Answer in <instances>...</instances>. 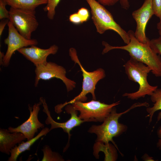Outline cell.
<instances>
[{"instance_id": "cell-1", "label": "cell", "mask_w": 161, "mask_h": 161, "mask_svg": "<svg viewBox=\"0 0 161 161\" xmlns=\"http://www.w3.org/2000/svg\"><path fill=\"white\" fill-rule=\"evenodd\" d=\"M127 32L130 39L128 44L122 46H112L103 41L102 45L105 48L102 54L115 49L125 50L129 53L131 57L149 66L155 76L161 77V57L151 47L150 41L147 43H143L136 38L133 31L130 30Z\"/></svg>"}, {"instance_id": "cell-2", "label": "cell", "mask_w": 161, "mask_h": 161, "mask_svg": "<svg viewBox=\"0 0 161 161\" xmlns=\"http://www.w3.org/2000/svg\"><path fill=\"white\" fill-rule=\"evenodd\" d=\"M147 105V103L146 102L136 103L127 110L120 113H117L116 109L114 107L101 125L92 126L88 132L91 133H95L97 135L96 142L108 145L109 144V142L111 141L118 149L113 138L121 134L126 131L127 128L126 125L119 122V118L123 114L135 107L142 106L146 107Z\"/></svg>"}, {"instance_id": "cell-3", "label": "cell", "mask_w": 161, "mask_h": 161, "mask_svg": "<svg viewBox=\"0 0 161 161\" xmlns=\"http://www.w3.org/2000/svg\"><path fill=\"white\" fill-rule=\"evenodd\" d=\"M126 73L129 79L139 85L138 90L135 92L124 93L123 96L132 100L144 97L146 95L151 96L158 88L152 86L148 82V74L151 71L150 68L143 63L130 57L124 65Z\"/></svg>"}, {"instance_id": "cell-4", "label": "cell", "mask_w": 161, "mask_h": 161, "mask_svg": "<svg viewBox=\"0 0 161 161\" xmlns=\"http://www.w3.org/2000/svg\"><path fill=\"white\" fill-rule=\"evenodd\" d=\"M69 54L71 60L75 64H77L79 65L82 72V89L80 94L72 100L56 105L55 107V112L57 113L61 112L63 108L68 104H72L78 101L85 102L87 99L86 95L89 93L92 94L93 99L96 100L95 93V86L98 81L105 78L106 76L105 72L102 68H98L91 72L86 71L80 62L77 55L76 50L75 48H71L69 49Z\"/></svg>"}, {"instance_id": "cell-5", "label": "cell", "mask_w": 161, "mask_h": 161, "mask_svg": "<svg viewBox=\"0 0 161 161\" xmlns=\"http://www.w3.org/2000/svg\"><path fill=\"white\" fill-rule=\"evenodd\" d=\"M91 10L92 19L97 32L100 34L107 30H113L117 33L126 44L130 42L128 32L114 20L112 15L103 5L96 0H86Z\"/></svg>"}, {"instance_id": "cell-6", "label": "cell", "mask_w": 161, "mask_h": 161, "mask_svg": "<svg viewBox=\"0 0 161 161\" xmlns=\"http://www.w3.org/2000/svg\"><path fill=\"white\" fill-rule=\"evenodd\" d=\"M120 101L108 104L93 100L86 103L76 101L72 104L75 110L79 111V117L86 122H103L113 108Z\"/></svg>"}, {"instance_id": "cell-7", "label": "cell", "mask_w": 161, "mask_h": 161, "mask_svg": "<svg viewBox=\"0 0 161 161\" xmlns=\"http://www.w3.org/2000/svg\"><path fill=\"white\" fill-rule=\"evenodd\" d=\"M9 11L10 21L22 35L28 39H31L32 33L39 25L35 10L10 7Z\"/></svg>"}, {"instance_id": "cell-8", "label": "cell", "mask_w": 161, "mask_h": 161, "mask_svg": "<svg viewBox=\"0 0 161 161\" xmlns=\"http://www.w3.org/2000/svg\"><path fill=\"white\" fill-rule=\"evenodd\" d=\"M34 86L37 87L41 79L48 80L55 78L61 80L65 84L67 92L72 91L76 86V83L68 78L66 71L63 66L52 62L35 67Z\"/></svg>"}, {"instance_id": "cell-9", "label": "cell", "mask_w": 161, "mask_h": 161, "mask_svg": "<svg viewBox=\"0 0 161 161\" xmlns=\"http://www.w3.org/2000/svg\"><path fill=\"white\" fill-rule=\"evenodd\" d=\"M40 102L43 107V112L47 115L45 123L46 124L51 125L49 131L54 129L61 128L64 132L68 134V142L63 150V151L65 152L69 146V141L71 136L70 133V131L74 127L79 126L82 123L86 122V121L81 119L79 116L78 117L77 111L75 110L72 104H69L65 106V110L66 113L68 114H70V119L63 123L56 122L53 120L51 116L50 112L45 99L43 97H41L40 98Z\"/></svg>"}, {"instance_id": "cell-10", "label": "cell", "mask_w": 161, "mask_h": 161, "mask_svg": "<svg viewBox=\"0 0 161 161\" xmlns=\"http://www.w3.org/2000/svg\"><path fill=\"white\" fill-rule=\"evenodd\" d=\"M7 25L8 35L4 40V43L7 45V49L1 64L5 67L8 66L12 55L16 51L23 47L36 45L38 44L36 39H28L22 35L10 21H9Z\"/></svg>"}, {"instance_id": "cell-11", "label": "cell", "mask_w": 161, "mask_h": 161, "mask_svg": "<svg viewBox=\"0 0 161 161\" xmlns=\"http://www.w3.org/2000/svg\"><path fill=\"white\" fill-rule=\"evenodd\" d=\"M132 15L137 25L135 36L143 43H149L150 40L146 36L145 29L148 21L154 15L152 0H145L142 6L134 11Z\"/></svg>"}, {"instance_id": "cell-12", "label": "cell", "mask_w": 161, "mask_h": 161, "mask_svg": "<svg viewBox=\"0 0 161 161\" xmlns=\"http://www.w3.org/2000/svg\"><path fill=\"white\" fill-rule=\"evenodd\" d=\"M41 103L39 102L35 103L32 107L28 105V109L30 112V115L28 119L21 125L16 128L9 127L8 128L9 131L13 132H20L22 133L27 140L34 137L38 129L44 128V125L41 123L38 118V115L40 110Z\"/></svg>"}, {"instance_id": "cell-13", "label": "cell", "mask_w": 161, "mask_h": 161, "mask_svg": "<svg viewBox=\"0 0 161 161\" xmlns=\"http://www.w3.org/2000/svg\"><path fill=\"white\" fill-rule=\"evenodd\" d=\"M36 46L23 47L17 50L27 59L32 62L35 67L46 64L47 62L48 56L50 55L55 54L58 49V47L55 44L46 49L41 48Z\"/></svg>"}, {"instance_id": "cell-14", "label": "cell", "mask_w": 161, "mask_h": 161, "mask_svg": "<svg viewBox=\"0 0 161 161\" xmlns=\"http://www.w3.org/2000/svg\"><path fill=\"white\" fill-rule=\"evenodd\" d=\"M26 139L24 135L20 132L11 133L8 129H0V151L10 155L11 149L17 143H21Z\"/></svg>"}, {"instance_id": "cell-15", "label": "cell", "mask_w": 161, "mask_h": 161, "mask_svg": "<svg viewBox=\"0 0 161 161\" xmlns=\"http://www.w3.org/2000/svg\"><path fill=\"white\" fill-rule=\"evenodd\" d=\"M49 129L45 127L42 129L35 137L26 142L22 141L18 146L16 145L12 148L10 151V157L8 161H16L19 155L22 153L26 150H30L31 146L41 137L47 134L49 132Z\"/></svg>"}, {"instance_id": "cell-16", "label": "cell", "mask_w": 161, "mask_h": 161, "mask_svg": "<svg viewBox=\"0 0 161 161\" xmlns=\"http://www.w3.org/2000/svg\"><path fill=\"white\" fill-rule=\"evenodd\" d=\"M7 5L17 9L35 10L40 5L47 4V0H4Z\"/></svg>"}, {"instance_id": "cell-17", "label": "cell", "mask_w": 161, "mask_h": 161, "mask_svg": "<svg viewBox=\"0 0 161 161\" xmlns=\"http://www.w3.org/2000/svg\"><path fill=\"white\" fill-rule=\"evenodd\" d=\"M151 101L154 103L151 107H148L146 111L148 114L146 117H149V123L151 122L154 114L159 110L161 111V89H157L150 96ZM161 119V111L158 114L157 121Z\"/></svg>"}, {"instance_id": "cell-18", "label": "cell", "mask_w": 161, "mask_h": 161, "mask_svg": "<svg viewBox=\"0 0 161 161\" xmlns=\"http://www.w3.org/2000/svg\"><path fill=\"white\" fill-rule=\"evenodd\" d=\"M42 150L43 153L42 161H63L64 160L58 153L53 152L49 146L45 145Z\"/></svg>"}, {"instance_id": "cell-19", "label": "cell", "mask_w": 161, "mask_h": 161, "mask_svg": "<svg viewBox=\"0 0 161 161\" xmlns=\"http://www.w3.org/2000/svg\"><path fill=\"white\" fill-rule=\"evenodd\" d=\"M61 0H47V5L43 8L44 11L47 12L48 19L53 20L55 14V9Z\"/></svg>"}, {"instance_id": "cell-20", "label": "cell", "mask_w": 161, "mask_h": 161, "mask_svg": "<svg viewBox=\"0 0 161 161\" xmlns=\"http://www.w3.org/2000/svg\"><path fill=\"white\" fill-rule=\"evenodd\" d=\"M150 45L152 49L158 54L161 55V39L154 38L150 41Z\"/></svg>"}, {"instance_id": "cell-21", "label": "cell", "mask_w": 161, "mask_h": 161, "mask_svg": "<svg viewBox=\"0 0 161 161\" xmlns=\"http://www.w3.org/2000/svg\"><path fill=\"white\" fill-rule=\"evenodd\" d=\"M7 4L4 0H0V19H9L10 18L9 11L6 8Z\"/></svg>"}, {"instance_id": "cell-22", "label": "cell", "mask_w": 161, "mask_h": 161, "mask_svg": "<svg viewBox=\"0 0 161 161\" xmlns=\"http://www.w3.org/2000/svg\"><path fill=\"white\" fill-rule=\"evenodd\" d=\"M154 15L160 18L161 17V0H152Z\"/></svg>"}, {"instance_id": "cell-23", "label": "cell", "mask_w": 161, "mask_h": 161, "mask_svg": "<svg viewBox=\"0 0 161 161\" xmlns=\"http://www.w3.org/2000/svg\"><path fill=\"white\" fill-rule=\"evenodd\" d=\"M80 17L82 23L87 21L89 18L90 14L88 10L84 7L79 9L77 13Z\"/></svg>"}, {"instance_id": "cell-24", "label": "cell", "mask_w": 161, "mask_h": 161, "mask_svg": "<svg viewBox=\"0 0 161 161\" xmlns=\"http://www.w3.org/2000/svg\"><path fill=\"white\" fill-rule=\"evenodd\" d=\"M69 20L71 22L75 24L78 25L82 23L81 20L77 13H75L70 15Z\"/></svg>"}, {"instance_id": "cell-25", "label": "cell", "mask_w": 161, "mask_h": 161, "mask_svg": "<svg viewBox=\"0 0 161 161\" xmlns=\"http://www.w3.org/2000/svg\"><path fill=\"white\" fill-rule=\"evenodd\" d=\"M120 0H97V1L104 6H112Z\"/></svg>"}, {"instance_id": "cell-26", "label": "cell", "mask_w": 161, "mask_h": 161, "mask_svg": "<svg viewBox=\"0 0 161 161\" xmlns=\"http://www.w3.org/2000/svg\"><path fill=\"white\" fill-rule=\"evenodd\" d=\"M0 22V36L1 35L5 26L10 21L9 19H3L1 20Z\"/></svg>"}, {"instance_id": "cell-27", "label": "cell", "mask_w": 161, "mask_h": 161, "mask_svg": "<svg viewBox=\"0 0 161 161\" xmlns=\"http://www.w3.org/2000/svg\"><path fill=\"white\" fill-rule=\"evenodd\" d=\"M157 134L159 139L157 143V147L160 150H161V126L158 128L157 131Z\"/></svg>"}, {"instance_id": "cell-28", "label": "cell", "mask_w": 161, "mask_h": 161, "mask_svg": "<svg viewBox=\"0 0 161 161\" xmlns=\"http://www.w3.org/2000/svg\"><path fill=\"white\" fill-rule=\"evenodd\" d=\"M120 4L123 9L128 10L130 7L129 3L128 0H120Z\"/></svg>"}, {"instance_id": "cell-29", "label": "cell", "mask_w": 161, "mask_h": 161, "mask_svg": "<svg viewBox=\"0 0 161 161\" xmlns=\"http://www.w3.org/2000/svg\"><path fill=\"white\" fill-rule=\"evenodd\" d=\"M160 19L159 22L157 24V28L160 35L159 38L161 39V17Z\"/></svg>"}]
</instances>
